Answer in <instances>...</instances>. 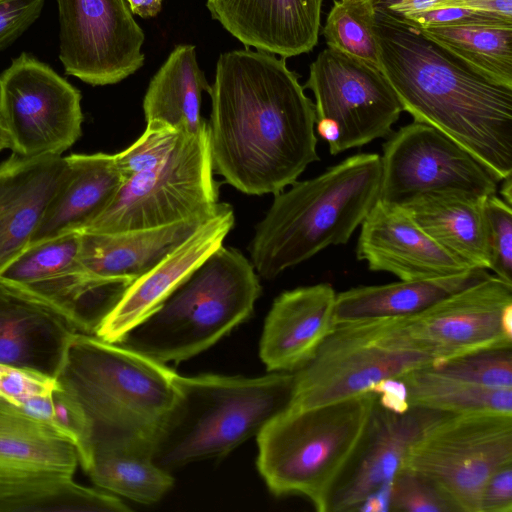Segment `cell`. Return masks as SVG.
<instances>
[{
    "instance_id": "12",
    "label": "cell",
    "mask_w": 512,
    "mask_h": 512,
    "mask_svg": "<svg viewBox=\"0 0 512 512\" xmlns=\"http://www.w3.org/2000/svg\"><path fill=\"white\" fill-rule=\"evenodd\" d=\"M0 120L23 158L62 155L81 136L80 92L26 53L0 75Z\"/></svg>"
},
{
    "instance_id": "7",
    "label": "cell",
    "mask_w": 512,
    "mask_h": 512,
    "mask_svg": "<svg viewBox=\"0 0 512 512\" xmlns=\"http://www.w3.org/2000/svg\"><path fill=\"white\" fill-rule=\"evenodd\" d=\"M376 394L287 407L258 433L257 467L276 496L299 495L326 512L330 493L367 428Z\"/></svg>"
},
{
    "instance_id": "6",
    "label": "cell",
    "mask_w": 512,
    "mask_h": 512,
    "mask_svg": "<svg viewBox=\"0 0 512 512\" xmlns=\"http://www.w3.org/2000/svg\"><path fill=\"white\" fill-rule=\"evenodd\" d=\"M261 290L251 261L222 245L117 343L161 363L190 359L249 318Z\"/></svg>"
},
{
    "instance_id": "46",
    "label": "cell",
    "mask_w": 512,
    "mask_h": 512,
    "mask_svg": "<svg viewBox=\"0 0 512 512\" xmlns=\"http://www.w3.org/2000/svg\"><path fill=\"white\" fill-rule=\"evenodd\" d=\"M390 487L391 482L369 497H367L356 511L364 512H386L390 505Z\"/></svg>"
},
{
    "instance_id": "25",
    "label": "cell",
    "mask_w": 512,
    "mask_h": 512,
    "mask_svg": "<svg viewBox=\"0 0 512 512\" xmlns=\"http://www.w3.org/2000/svg\"><path fill=\"white\" fill-rule=\"evenodd\" d=\"M486 198L460 190H439L418 195L400 206L446 250L471 267L487 270Z\"/></svg>"
},
{
    "instance_id": "29",
    "label": "cell",
    "mask_w": 512,
    "mask_h": 512,
    "mask_svg": "<svg viewBox=\"0 0 512 512\" xmlns=\"http://www.w3.org/2000/svg\"><path fill=\"white\" fill-rule=\"evenodd\" d=\"M72 441L0 397V470L46 469L74 474Z\"/></svg>"
},
{
    "instance_id": "44",
    "label": "cell",
    "mask_w": 512,
    "mask_h": 512,
    "mask_svg": "<svg viewBox=\"0 0 512 512\" xmlns=\"http://www.w3.org/2000/svg\"><path fill=\"white\" fill-rule=\"evenodd\" d=\"M441 8L465 9L512 20V0H437L429 10Z\"/></svg>"
},
{
    "instance_id": "4",
    "label": "cell",
    "mask_w": 512,
    "mask_h": 512,
    "mask_svg": "<svg viewBox=\"0 0 512 512\" xmlns=\"http://www.w3.org/2000/svg\"><path fill=\"white\" fill-rule=\"evenodd\" d=\"M164 363L96 335L76 333L57 376L86 415L93 443L155 442L176 397Z\"/></svg>"
},
{
    "instance_id": "35",
    "label": "cell",
    "mask_w": 512,
    "mask_h": 512,
    "mask_svg": "<svg viewBox=\"0 0 512 512\" xmlns=\"http://www.w3.org/2000/svg\"><path fill=\"white\" fill-rule=\"evenodd\" d=\"M429 368L475 385L512 389V346L469 352Z\"/></svg>"
},
{
    "instance_id": "41",
    "label": "cell",
    "mask_w": 512,
    "mask_h": 512,
    "mask_svg": "<svg viewBox=\"0 0 512 512\" xmlns=\"http://www.w3.org/2000/svg\"><path fill=\"white\" fill-rule=\"evenodd\" d=\"M45 0H0V48L21 35L39 16Z\"/></svg>"
},
{
    "instance_id": "24",
    "label": "cell",
    "mask_w": 512,
    "mask_h": 512,
    "mask_svg": "<svg viewBox=\"0 0 512 512\" xmlns=\"http://www.w3.org/2000/svg\"><path fill=\"white\" fill-rule=\"evenodd\" d=\"M65 158L69 176L46 207L31 243L81 231L110 204L123 183L114 154Z\"/></svg>"
},
{
    "instance_id": "3",
    "label": "cell",
    "mask_w": 512,
    "mask_h": 512,
    "mask_svg": "<svg viewBox=\"0 0 512 512\" xmlns=\"http://www.w3.org/2000/svg\"><path fill=\"white\" fill-rule=\"evenodd\" d=\"M380 155L357 153L274 195L249 245L257 274L274 279L332 245L346 244L378 199Z\"/></svg>"
},
{
    "instance_id": "19",
    "label": "cell",
    "mask_w": 512,
    "mask_h": 512,
    "mask_svg": "<svg viewBox=\"0 0 512 512\" xmlns=\"http://www.w3.org/2000/svg\"><path fill=\"white\" fill-rule=\"evenodd\" d=\"M323 0H207L214 19L242 42L283 58L318 42Z\"/></svg>"
},
{
    "instance_id": "5",
    "label": "cell",
    "mask_w": 512,
    "mask_h": 512,
    "mask_svg": "<svg viewBox=\"0 0 512 512\" xmlns=\"http://www.w3.org/2000/svg\"><path fill=\"white\" fill-rule=\"evenodd\" d=\"M294 372L260 377L176 374L173 407L155 442V463L169 470L222 457L257 436L293 397Z\"/></svg>"
},
{
    "instance_id": "14",
    "label": "cell",
    "mask_w": 512,
    "mask_h": 512,
    "mask_svg": "<svg viewBox=\"0 0 512 512\" xmlns=\"http://www.w3.org/2000/svg\"><path fill=\"white\" fill-rule=\"evenodd\" d=\"M60 60L93 86L120 82L144 62V33L126 0H57Z\"/></svg>"
},
{
    "instance_id": "34",
    "label": "cell",
    "mask_w": 512,
    "mask_h": 512,
    "mask_svg": "<svg viewBox=\"0 0 512 512\" xmlns=\"http://www.w3.org/2000/svg\"><path fill=\"white\" fill-rule=\"evenodd\" d=\"M79 231L29 244L0 274V281L21 287L82 268Z\"/></svg>"
},
{
    "instance_id": "38",
    "label": "cell",
    "mask_w": 512,
    "mask_h": 512,
    "mask_svg": "<svg viewBox=\"0 0 512 512\" xmlns=\"http://www.w3.org/2000/svg\"><path fill=\"white\" fill-rule=\"evenodd\" d=\"M389 511L456 512L430 480L406 468H401L391 481Z\"/></svg>"
},
{
    "instance_id": "43",
    "label": "cell",
    "mask_w": 512,
    "mask_h": 512,
    "mask_svg": "<svg viewBox=\"0 0 512 512\" xmlns=\"http://www.w3.org/2000/svg\"><path fill=\"white\" fill-rule=\"evenodd\" d=\"M369 392L376 394L377 403L394 413H405L410 409L407 389L399 377L386 378L373 385Z\"/></svg>"
},
{
    "instance_id": "15",
    "label": "cell",
    "mask_w": 512,
    "mask_h": 512,
    "mask_svg": "<svg viewBox=\"0 0 512 512\" xmlns=\"http://www.w3.org/2000/svg\"><path fill=\"white\" fill-rule=\"evenodd\" d=\"M401 322L436 364L477 350L512 346V284L487 274Z\"/></svg>"
},
{
    "instance_id": "20",
    "label": "cell",
    "mask_w": 512,
    "mask_h": 512,
    "mask_svg": "<svg viewBox=\"0 0 512 512\" xmlns=\"http://www.w3.org/2000/svg\"><path fill=\"white\" fill-rule=\"evenodd\" d=\"M336 292L329 283L282 292L265 319L260 357L269 372H294L335 327Z\"/></svg>"
},
{
    "instance_id": "31",
    "label": "cell",
    "mask_w": 512,
    "mask_h": 512,
    "mask_svg": "<svg viewBox=\"0 0 512 512\" xmlns=\"http://www.w3.org/2000/svg\"><path fill=\"white\" fill-rule=\"evenodd\" d=\"M85 472L96 486L145 505L160 501L174 483L141 445L94 443Z\"/></svg>"
},
{
    "instance_id": "26",
    "label": "cell",
    "mask_w": 512,
    "mask_h": 512,
    "mask_svg": "<svg viewBox=\"0 0 512 512\" xmlns=\"http://www.w3.org/2000/svg\"><path fill=\"white\" fill-rule=\"evenodd\" d=\"M487 274L474 268L442 278L350 288L336 294L334 324L409 317Z\"/></svg>"
},
{
    "instance_id": "1",
    "label": "cell",
    "mask_w": 512,
    "mask_h": 512,
    "mask_svg": "<svg viewBox=\"0 0 512 512\" xmlns=\"http://www.w3.org/2000/svg\"><path fill=\"white\" fill-rule=\"evenodd\" d=\"M209 94L213 170L240 192L275 195L320 160L315 105L285 58L249 48L226 52Z\"/></svg>"
},
{
    "instance_id": "2",
    "label": "cell",
    "mask_w": 512,
    "mask_h": 512,
    "mask_svg": "<svg viewBox=\"0 0 512 512\" xmlns=\"http://www.w3.org/2000/svg\"><path fill=\"white\" fill-rule=\"evenodd\" d=\"M375 14L381 70L403 111L458 143L498 182L512 176V88L481 76L417 26Z\"/></svg>"
},
{
    "instance_id": "47",
    "label": "cell",
    "mask_w": 512,
    "mask_h": 512,
    "mask_svg": "<svg viewBox=\"0 0 512 512\" xmlns=\"http://www.w3.org/2000/svg\"><path fill=\"white\" fill-rule=\"evenodd\" d=\"M132 13L142 18L154 17L161 10L162 0H127Z\"/></svg>"
},
{
    "instance_id": "32",
    "label": "cell",
    "mask_w": 512,
    "mask_h": 512,
    "mask_svg": "<svg viewBox=\"0 0 512 512\" xmlns=\"http://www.w3.org/2000/svg\"><path fill=\"white\" fill-rule=\"evenodd\" d=\"M410 406L444 413L496 411L512 413V389L489 388L440 374L429 367L399 377Z\"/></svg>"
},
{
    "instance_id": "17",
    "label": "cell",
    "mask_w": 512,
    "mask_h": 512,
    "mask_svg": "<svg viewBox=\"0 0 512 512\" xmlns=\"http://www.w3.org/2000/svg\"><path fill=\"white\" fill-rule=\"evenodd\" d=\"M360 226L356 256L371 271L413 281L474 269L425 233L400 205L377 199Z\"/></svg>"
},
{
    "instance_id": "49",
    "label": "cell",
    "mask_w": 512,
    "mask_h": 512,
    "mask_svg": "<svg viewBox=\"0 0 512 512\" xmlns=\"http://www.w3.org/2000/svg\"><path fill=\"white\" fill-rule=\"evenodd\" d=\"M5 149H11V141L6 129L0 120V151Z\"/></svg>"
},
{
    "instance_id": "30",
    "label": "cell",
    "mask_w": 512,
    "mask_h": 512,
    "mask_svg": "<svg viewBox=\"0 0 512 512\" xmlns=\"http://www.w3.org/2000/svg\"><path fill=\"white\" fill-rule=\"evenodd\" d=\"M418 28L481 76L512 88V20L484 16Z\"/></svg>"
},
{
    "instance_id": "21",
    "label": "cell",
    "mask_w": 512,
    "mask_h": 512,
    "mask_svg": "<svg viewBox=\"0 0 512 512\" xmlns=\"http://www.w3.org/2000/svg\"><path fill=\"white\" fill-rule=\"evenodd\" d=\"M76 333L64 315L0 281V363L57 378Z\"/></svg>"
},
{
    "instance_id": "45",
    "label": "cell",
    "mask_w": 512,
    "mask_h": 512,
    "mask_svg": "<svg viewBox=\"0 0 512 512\" xmlns=\"http://www.w3.org/2000/svg\"><path fill=\"white\" fill-rule=\"evenodd\" d=\"M437 0H369L375 13L404 19L412 14L425 12Z\"/></svg>"
},
{
    "instance_id": "13",
    "label": "cell",
    "mask_w": 512,
    "mask_h": 512,
    "mask_svg": "<svg viewBox=\"0 0 512 512\" xmlns=\"http://www.w3.org/2000/svg\"><path fill=\"white\" fill-rule=\"evenodd\" d=\"M378 199L402 205L432 191L460 190L488 197L498 181L476 158L437 129L413 121L382 146Z\"/></svg>"
},
{
    "instance_id": "18",
    "label": "cell",
    "mask_w": 512,
    "mask_h": 512,
    "mask_svg": "<svg viewBox=\"0 0 512 512\" xmlns=\"http://www.w3.org/2000/svg\"><path fill=\"white\" fill-rule=\"evenodd\" d=\"M234 221L232 207L221 203L219 210L187 240L126 288L95 335L108 342H119L129 330L151 314L208 255L223 245Z\"/></svg>"
},
{
    "instance_id": "16",
    "label": "cell",
    "mask_w": 512,
    "mask_h": 512,
    "mask_svg": "<svg viewBox=\"0 0 512 512\" xmlns=\"http://www.w3.org/2000/svg\"><path fill=\"white\" fill-rule=\"evenodd\" d=\"M443 413L415 406L394 413L376 399L365 433L330 493L326 512L356 511L389 484L423 429Z\"/></svg>"
},
{
    "instance_id": "8",
    "label": "cell",
    "mask_w": 512,
    "mask_h": 512,
    "mask_svg": "<svg viewBox=\"0 0 512 512\" xmlns=\"http://www.w3.org/2000/svg\"><path fill=\"white\" fill-rule=\"evenodd\" d=\"M404 329L401 318L336 325L314 356L294 371L288 407L311 408L369 392L386 378L435 365Z\"/></svg>"
},
{
    "instance_id": "42",
    "label": "cell",
    "mask_w": 512,
    "mask_h": 512,
    "mask_svg": "<svg viewBox=\"0 0 512 512\" xmlns=\"http://www.w3.org/2000/svg\"><path fill=\"white\" fill-rule=\"evenodd\" d=\"M512 511V463L497 469L487 479L479 501V512Z\"/></svg>"
},
{
    "instance_id": "40",
    "label": "cell",
    "mask_w": 512,
    "mask_h": 512,
    "mask_svg": "<svg viewBox=\"0 0 512 512\" xmlns=\"http://www.w3.org/2000/svg\"><path fill=\"white\" fill-rule=\"evenodd\" d=\"M59 387L57 378L0 363V397L17 407L33 397L49 395Z\"/></svg>"
},
{
    "instance_id": "28",
    "label": "cell",
    "mask_w": 512,
    "mask_h": 512,
    "mask_svg": "<svg viewBox=\"0 0 512 512\" xmlns=\"http://www.w3.org/2000/svg\"><path fill=\"white\" fill-rule=\"evenodd\" d=\"M211 86L193 45H178L151 79L143 99L146 122L158 120L183 134H197L207 121L200 113L202 92Z\"/></svg>"
},
{
    "instance_id": "36",
    "label": "cell",
    "mask_w": 512,
    "mask_h": 512,
    "mask_svg": "<svg viewBox=\"0 0 512 512\" xmlns=\"http://www.w3.org/2000/svg\"><path fill=\"white\" fill-rule=\"evenodd\" d=\"M183 135L188 134H183L164 122H146L142 135L129 147L114 154L123 181L161 164Z\"/></svg>"
},
{
    "instance_id": "11",
    "label": "cell",
    "mask_w": 512,
    "mask_h": 512,
    "mask_svg": "<svg viewBox=\"0 0 512 512\" xmlns=\"http://www.w3.org/2000/svg\"><path fill=\"white\" fill-rule=\"evenodd\" d=\"M303 87L314 94L316 130L331 155L389 137L403 112L380 68L329 47L311 63Z\"/></svg>"
},
{
    "instance_id": "39",
    "label": "cell",
    "mask_w": 512,
    "mask_h": 512,
    "mask_svg": "<svg viewBox=\"0 0 512 512\" xmlns=\"http://www.w3.org/2000/svg\"><path fill=\"white\" fill-rule=\"evenodd\" d=\"M51 398L56 427L75 445L79 464L85 471L91 460V425L79 404L61 386L52 392Z\"/></svg>"
},
{
    "instance_id": "37",
    "label": "cell",
    "mask_w": 512,
    "mask_h": 512,
    "mask_svg": "<svg viewBox=\"0 0 512 512\" xmlns=\"http://www.w3.org/2000/svg\"><path fill=\"white\" fill-rule=\"evenodd\" d=\"M489 268L494 275L512 284V209L496 194L484 202Z\"/></svg>"
},
{
    "instance_id": "48",
    "label": "cell",
    "mask_w": 512,
    "mask_h": 512,
    "mask_svg": "<svg viewBox=\"0 0 512 512\" xmlns=\"http://www.w3.org/2000/svg\"><path fill=\"white\" fill-rule=\"evenodd\" d=\"M500 190L501 195L503 196V200H505L507 203L511 204V196H512V176L507 177L504 179Z\"/></svg>"
},
{
    "instance_id": "22",
    "label": "cell",
    "mask_w": 512,
    "mask_h": 512,
    "mask_svg": "<svg viewBox=\"0 0 512 512\" xmlns=\"http://www.w3.org/2000/svg\"><path fill=\"white\" fill-rule=\"evenodd\" d=\"M69 173L62 155L12 154L0 164V274L31 243L46 207Z\"/></svg>"
},
{
    "instance_id": "9",
    "label": "cell",
    "mask_w": 512,
    "mask_h": 512,
    "mask_svg": "<svg viewBox=\"0 0 512 512\" xmlns=\"http://www.w3.org/2000/svg\"><path fill=\"white\" fill-rule=\"evenodd\" d=\"M220 206L207 125L183 135L158 166L124 180L110 204L79 232L116 233L209 218Z\"/></svg>"
},
{
    "instance_id": "10",
    "label": "cell",
    "mask_w": 512,
    "mask_h": 512,
    "mask_svg": "<svg viewBox=\"0 0 512 512\" xmlns=\"http://www.w3.org/2000/svg\"><path fill=\"white\" fill-rule=\"evenodd\" d=\"M512 463V413H443L409 448L402 468L430 480L456 512H479L487 479Z\"/></svg>"
},
{
    "instance_id": "27",
    "label": "cell",
    "mask_w": 512,
    "mask_h": 512,
    "mask_svg": "<svg viewBox=\"0 0 512 512\" xmlns=\"http://www.w3.org/2000/svg\"><path fill=\"white\" fill-rule=\"evenodd\" d=\"M122 500L46 469L0 470V512H125Z\"/></svg>"
},
{
    "instance_id": "23",
    "label": "cell",
    "mask_w": 512,
    "mask_h": 512,
    "mask_svg": "<svg viewBox=\"0 0 512 512\" xmlns=\"http://www.w3.org/2000/svg\"><path fill=\"white\" fill-rule=\"evenodd\" d=\"M209 218L116 233L80 232L79 263L96 276L131 284L172 253Z\"/></svg>"
},
{
    "instance_id": "33",
    "label": "cell",
    "mask_w": 512,
    "mask_h": 512,
    "mask_svg": "<svg viewBox=\"0 0 512 512\" xmlns=\"http://www.w3.org/2000/svg\"><path fill=\"white\" fill-rule=\"evenodd\" d=\"M322 35L327 47L381 69L376 14L369 0L334 1Z\"/></svg>"
}]
</instances>
